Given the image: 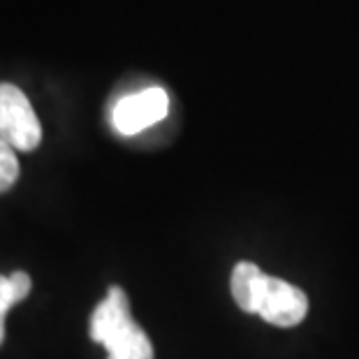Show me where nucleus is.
<instances>
[{
    "instance_id": "nucleus-1",
    "label": "nucleus",
    "mask_w": 359,
    "mask_h": 359,
    "mask_svg": "<svg viewBox=\"0 0 359 359\" xmlns=\"http://www.w3.org/2000/svg\"><path fill=\"white\" fill-rule=\"evenodd\" d=\"M230 290L241 311L257 313L273 327H297L309 313V297L304 290L276 276H266L253 262L234 266Z\"/></svg>"
},
{
    "instance_id": "nucleus-4",
    "label": "nucleus",
    "mask_w": 359,
    "mask_h": 359,
    "mask_svg": "<svg viewBox=\"0 0 359 359\" xmlns=\"http://www.w3.org/2000/svg\"><path fill=\"white\" fill-rule=\"evenodd\" d=\"M170 111V97L163 88H144L140 93H130L114 104L111 126L118 135L133 137L147 128L160 123Z\"/></svg>"
},
{
    "instance_id": "nucleus-2",
    "label": "nucleus",
    "mask_w": 359,
    "mask_h": 359,
    "mask_svg": "<svg viewBox=\"0 0 359 359\" xmlns=\"http://www.w3.org/2000/svg\"><path fill=\"white\" fill-rule=\"evenodd\" d=\"M88 334L109 353L107 359H154L151 339L135 323L126 290L118 285H111L104 299L95 306Z\"/></svg>"
},
{
    "instance_id": "nucleus-6",
    "label": "nucleus",
    "mask_w": 359,
    "mask_h": 359,
    "mask_svg": "<svg viewBox=\"0 0 359 359\" xmlns=\"http://www.w3.org/2000/svg\"><path fill=\"white\" fill-rule=\"evenodd\" d=\"M19 179V160L17 151L10 144L0 140V195L7 193Z\"/></svg>"
},
{
    "instance_id": "nucleus-5",
    "label": "nucleus",
    "mask_w": 359,
    "mask_h": 359,
    "mask_svg": "<svg viewBox=\"0 0 359 359\" xmlns=\"http://www.w3.org/2000/svg\"><path fill=\"white\" fill-rule=\"evenodd\" d=\"M30 276L26 271H14L10 276H0V346L5 341V318L14 304L24 302L30 294Z\"/></svg>"
},
{
    "instance_id": "nucleus-3",
    "label": "nucleus",
    "mask_w": 359,
    "mask_h": 359,
    "mask_svg": "<svg viewBox=\"0 0 359 359\" xmlns=\"http://www.w3.org/2000/svg\"><path fill=\"white\" fill-rule=\"evenodd\" d=\"M0 140L14 151H35L42 142V126L26 93L14 83H0Z\"/></svg>"
}]
</instances>
